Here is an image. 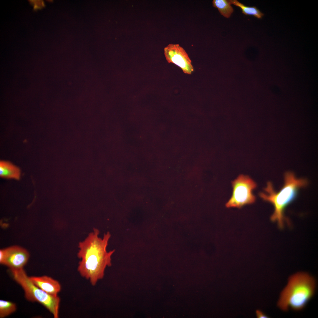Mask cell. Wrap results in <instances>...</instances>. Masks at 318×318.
Instances as JSON below:
<instances>
[{
    "label": "cell",
    "mask_w": 318,
    "mask_h": 318,
    "mask_svg": "<svg viewBox=\"0 0 318 318\" xmlns=\"http://www.w3.org/2000/svg\"><path fill=\"white\" fill-rule=\"evenodd\" d=\"M99 230L94 228L84 241L79 243L77 254L81 259L77 271L92 286L103 278L106 268L111 265V257L115 251L107 250L111 236L109 232L105 234L102 238L99 237Z\"/></svg>",
    "instance_id": "obj_1"
},
{
    "label": "cell",
    "mask_w": 318,
    "mask_h": 318,
    "mask_svg": "<svg viewBox=\"0 0 318 318\" xmlns=\"http://www.w3.org/2000/svg\"><path fill=\"white\" fill-rule=\"evenodd\" d=\"M307 180L298 179L292 172L286 173L284 176V185L278 192L274 190L272 183L268 182L264 190L266 193H260V197L263 200L271 203L274 207V211L271 217L272 221H277L279 228L284 226L286 218L284 212L286 206L295 198L299 189L306 186Z\"/></svg>",
    "instance_id": "obj_2"
},
{
    "label": "cell",
    "mask_w": 318,
    "mask_h": 318,
    "mask_svg": "<svg viewBox=\"0 0 318 318\" xmlns=\"http://www.w3.org/2000/svg\"><path fill=\"white\" fill-rule=\"evenodd\" d=\"M316 287L313 277L306 273H297L289 277L277 305L284 311L289 308L295 311L301 310L314 295Z\"/></svg>",
    "instance_id": "obj_3"
},
{
    "label": "cell",
    "mask_w": 318,
    "mask_h": 318,
    "mask_svg": "<svg viewBox=\"0 0 318 318\" xmlns=\"http://www.w3.org/2000/svg\"><path fill=\"white\" fill-rule=\"evenodd\" d=\"M10 270L13 279L24 290L27 300L40 303L52 314L54 318H59L60 299L58 295L48 294L35 286L30 280L23 268Z\"/></svg>",
    "instance_id": "obj_4"
},
{
    "label": "cell",
    "mask_w": 318,
    "mask_h": 318,
    "mask_svg": "<svg viewBox=\"0 0 318 318\" xmlns=\"http://www.w3.org/2000/svg\"><path fill=\"white\" fill-rule=\"evenodd\" d=\"M232 195L226 205L227 207L241 208L255 201L256 197L252 191L256 187V184L249 177L240 175L232 182Z\"/></svg>",
    "instance_id": "obj_5"
},
{
    "label": "cell",
    "mask_w": 318,
    "mask_h": 318,
    "mask_svg": "<svg viewBox=\"0 0 318 318\" xmlns=\"http://www.w3.org/2000/svg\"><path fill=\"white\" fill-rule=\"evenodd\" d=\"M29 258L28 252L18 246H12L0 250V263L10 269L23 268Z\"/></svg>",
    "instance_id": "obj_6"
},
{
    "label": "cell",
    "mask_w": 318,
    "mask_h": 318,
    "mask_svg": "<svg viewBox=\"0 0 318 318\" xmlns=\"http://www.w3.org/2000/svg\"><path fill=\"white\" fill-rule=\"evenodd\" d=\"M164 54L168 63L178 66L184 73L191 74L194 71L191 60L188 54L179 44H169L164 48Z\"/></svg>",
    "instance_id": "obj_7"
},
{
    "label": "cell",
    "mask_w": 318,
    "mask_h": 318,
    "mask_svg": "<svg viewBox=\"0 0 318 318\" xmlns=\"http://www.w3.org/2000/svg\"><path fill=\"white\" fill-rule=\"evenodd\" d=\"M31 281L39 288L51 295H58L61 286L57 280L47 276L29 277Z\"/></svg>",
    "instance_id": "obj_8"
},
{
    "label": "cell",
    "mask_w": 318,
    "mask_h": 318,
    "mask_svg": "<svg viewBox=\"0 0 318 318\" xmlns=\"http://www.w3.org/2000/svg\"><path fill=\"white\" fill-rule=\"evenodd\" d=\"M0 176L3 178L19 180L20 176V170L19 168L10 162L1 161Z\"/></svg>",
    "instance_id": "obj_9"
},
{
    "label": "cell",
    "mask_w": 318,
    "mask_h": 318,
    "mask_svg": "<svg viewBox=\"0 0 318 318\" xmlns=\"http://www.w3.org/2000/svg\"><path fill=\"white\" fill-rule=\"evenodd\" d=\"M228 1L231 4H233L239 7L242 13L245 15L253 16L259 19L262 18L264 16V14L256 6L250 7L245 6L236 0H229Z\"/></svg>",
    "instance_id": "obj_10"
},
{
    "label": "cell",
    "mask_w": 318,
    "mask_h": 318,
    "mask_svg": "<svg viewBox=\"0 0 318 318\" xmlns=\"http://www.w3.org/2000/svg\"><path fill=\"white\" fill-rule=\"evenodd\" d=\"M213 6L218 9L220 13L226 18H229L233 9L228 0H213Z\"/></svg>",
    "instance_id": "obj_11"
},
{
    "label": "cell",
    "mask_w": 318,
    "mask_h": 318,
    "mask_svg": "<svg viewBox=\"0 0 318 318\" xmlns=\"http://www.w3.org/2000/svg\"><path fill=\"white\" fill-rule=\"evenodd\" d=\"M16 309V304L11 302L0 300V318L5 317L15 312Z\"/></svg>",
    "instance_id": "obj_12"
},
{
    "label": "cell",
    "mask_w": 318,
    "mask_h": 318,
    "mask_svg": "<svg viewBox=\"0 0 318 318\" xmlns=\"http://www.w3.org/2000/svg\"><path fill=\"white\" fill-rule=\"evenodd\" d=\"M256 315L258 318H267L268 317L264 313L259 310H257L256 311Z\"/></svg>",
    "instance_id": "obj_13"
}]
</instances>
